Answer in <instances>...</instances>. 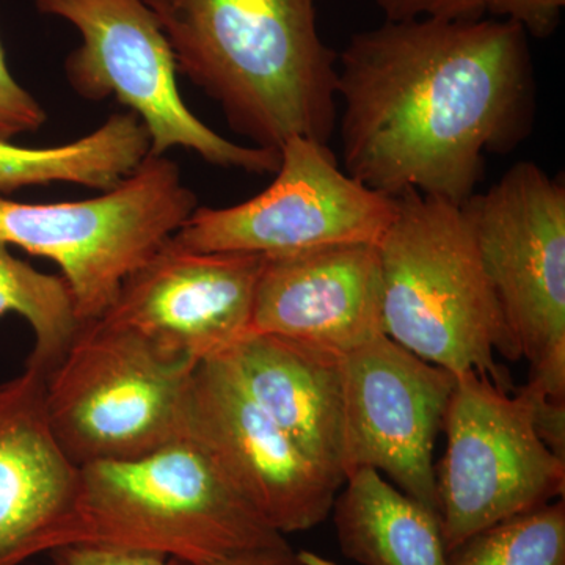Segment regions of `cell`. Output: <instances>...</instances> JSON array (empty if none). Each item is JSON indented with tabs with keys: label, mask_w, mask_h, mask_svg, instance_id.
I'll return each mask as SVG.
<instances>
[{
	"label": "cell",
	"mask_w": 565,
	"mask_h": 565,
	"mask_svg": "<svg viewBox=\"0 0 565 565\" xmlns=\"http://www.w3.org/2000/svg\"><path fill=\"white\" fill-rule=\"evenodd\" d=\"M344 172L375 192L465 204L490 152L534 125L527 33L509 20L385 21L338 54Z\"/></svg>",
	"instance_id": "6da1fadb"
},
{
	"label": "cell",
	"mask_w": 565,
	"mask_h": 565,
	"mask_svg": "<svg viewBox=\"0 0 565 565\" xmlns=\"http://www.w3.org/2000/svg\"><path fill=\"white\" fill-rule=\"evenodd\" d=\"M177 70L218 104L230 128L280 151L291 137L329 143L338 121V54L315 0H143Z\"/></svg>",
	"instance_id": "7a4b0ae2"
},
{
	"label": "cell",
	"mask_w": 565,
	"mask_h": 565,
	"mask_svg": "<svg viewBox=\"0 0 565 565\" xmlns=\"http://www.w3.org/2000/svg\"><path fill=\"white\" fill-rule=\"evenodd\" d=\"M377 244L386 337L459 375L512 390L497 363L520 360L479 256L463 204L407 192Z\"/></svg>",
	"instance_id": "3957f363"
},
{
	"label": "cell",
	"mask_w": 565,
	"mask_h": 565,
	"mask_svg": "<svg viewBox=\"0 0 565 565\" xmlns=\"http://www.w3.org/2000/svg\"><path fill=\"white\" fill-rule=\"evenodd\" d=\"M81 544L204 565L288 542L182 438L140 459L81 468Z\"/></svg>",
	"instance_id": "277c9868"
},
{
	"label": "cell",
	"mask_w": 565,
	"mask_h": 565,
	"mask_svg": "<svg viewBox=\"0 0 565 565\" xmlns=\"http://www.w3.org/2000/svg\"><path fill=\"white\" fill-rule=\"evenodd\" d=\"M199 207L178 163L151 156L110 191L63 203L0 196V241L61 267L82 323L98 321L122 282Z\"/></svg>",
	"instance_id": "5b68a950"
},
{
	"label": "cell",
	"mask_w": 565,
	"mask_h": 565,
	"mask_svg": "<svg viewBox=\"0 0 565 565\" xmlns=\"http://www.w3.org/2000/svg\"><path fill=\"white\" fill-rule=\"evenodd\" d=\"M196 366L166 359L131 330L84 323L46 377L47 414L63 451L84 468L140 459L188 438Z\"/></svg>",
	"instance_id": "8992f818"
},
{
	"label": "cell",
	"mask_w": 565,
	"mask_h": 565,
	"mask_svg": "<svg viewBox=\"0 0 565 565\" xmlns=\"http://www.w3.org/2000/svg\"><path fill=\"white\" fill-rule=\"evenodd\" d=\"M527 385L565 401V185L520 162L463 204Z\"/></svg>",
	"instance_id": "52a82bcc"
},
{
	"label": "cell",
	"mask_w": 565,
	"mask_h": 565,
	"mask_svg": "<svg viewBox=\"0 0 565 565\" xmlns=\"http://www.w3.org/2000/svg\"><path fill=\"white\" fill-rule=\"evenodd\" d=\"M41 14L71 22L82 44L65 61L70 87L85 102L114 98L150 134L151 156L196 152L223 169L274 174L280 151L244 147L212 131L182 102L177 62L158 18L143 0H33Z\"/></svg>",
	"instance_id": "ba28073f"
},
{
	"label": "cell",
	"mask_w": 565,
	"mask_h": 565,
	"mask_svg": "<svg viewBox=\"0 0 565 565\" xmlns=\"http://www.w3.org/2000/svg\"><path fill=\"white\" fill-rule=\"evenodd\" d=\"M441 429L446 451L435 473L446 553L486 527L564 498L565 459L537 434L525 385L504 388L476 371L457 375Z\"/></svg>",
	"instance_id": "9c48e42d"
},
{
	"label": "cell",
	"mask_w": 565,
	"mask_h": 565,
	"mask_svg": "<svg viewBox=\"0 0 565 565\" xmlns=\"http://www.w3.org/2000/svg\"><path fill=\"white\" fill-rule=\"evenodd\" d=\"M269 188L228 207H196L172 241L195 252L288 255L340 244H379L397 200L343 172L326 143L291 137Z\"/></svg>",
	"instance_id": "30bf717a"
},
{
	"label": "cell",
	"mask_w": 565,
	"mask_h": 565,
	"mask_svg": "<svg viewBox=\"0 0 565 565\" xmlns=\"http://www.w3.org/2000/svg\"><path fill=\"white\" fill-rule=\"evenodd\" d=\"M341 375L344 479L373 468L438 514L434 451L457 375L386 334L343 353Z\"/></svg>",
	"instance_id": "8fae6325"
},
{
	"label": "cell",
	"mask_w": 565,
	"mask_h": 565,
	"mask_svg": "<svg viewBox=\"0 0 565 565\" xmlns=\"http://www.w3.org/2000/svg\"><path fill=\"white\" fill-rule=\"evenodd\" d=\"M185 426V437L278 533H302L332 514L344 479L305 455L214 360L193 371Z\"/></svg>",
	"instance_id": "7c38bea8"
},
{
	"label": "cell",
	"mask_w": 565,
	"mask_h": 565,
	"mask_svg": "<svg viewBox=\"0 0 565 565\" xmlns=\"http://www.w3.org/2000/svg\"><path fill=\"white\" fill-rule=\"evenodd\" d=\"M264 255L195 252L172 237L122 282L102 321L174 362L215 359L250 332Z\"/></svg>",
	"instance_id": "4fadbf2b"
},
{
	"label": "cell",
	"mask_w": 565,
	"mask_h": 565,
	"mask_svg": "<svg viewBox=\"0 0 565 565\" xmlns=\"http://www.w3.org/2000/svg\"><path fill=\"white\" fill-rule=\"evenodd\" d=\"M81 468L52 430L46 375L0 382V565L77 542Z\"/></svg>",
	"instance_id": "5bb4252c"
},
{
	"label": "cell",
	"mask_w": 565,
	"mask_h": 565,
	"mask_svg": "<svg viewBox=\"0 0 565 565\" xmlns=\"http://www.w3.org/2000/svg\"><path fill=\"white\" fill-rule=\"evenodd\" d=\"M345 353L385 334L375 244L264 256L250 332Z\"/></svg>",
	"instance_id": "9a60e30c"
},
{
	"label": "cell",
	"mask_w": 565,
	"mask_h": 565,
	"mask_svg": "<svg viewBox=\"0 0 565 565\" xmlns=\"http://www.w3.org/2000/svg\"><path fill=\"white\" fill-rule=\"evenodd\" d=\"M212 360L305 455L344 479L343 353L278 334L247 333Z\"/></svg>",
	"instance_id": "2e32d148"
},
{
	"label": "cell",
	"mask_w": 565,
	"mask_h": 565,
	"mask_svg": "<svg viewBox=\"0 0 565 565\" xmlns=\"http://www.w3.org/2000/svg\"><path fill=\"white\" fill-rule=\"evenodd\" d=\"M333 503L341 552L362 565H448L440 516L373 468L345 476Z\"/></svg>",
	"instance_id": "e0dca14e"
},
{
	"label": "cell",
	"mask_w": 565,
	"mask_h": 565,
	"mask_svg": "<svg viewBox=\"0 0 565 565\" xmlns=\"http://www.w3.org/2000/svg\"><path fill=\"white\" fill-rule=\"evenodd\" d=\"M150 134L134 111L114 114L95 131L61 147L0 140V192L68 182L110 191L150 154Z\"/></svg>",
	"instance_id": "ac0fdd59"
},
{
	"label": "cell",
	"mask_w": 565,
	"mask_h": 565,
	"mask_svg": "<svg viewBox=\"0 0 565 565\" xmlns=\"http://www.w3.org/2000/svg\"><path fill=\"white\" fill-rule=\"evenodd\" d=\"M0 241V319L18 315L32 327L35 344L25 366L46 375L62 362L82 326L68 282L40 273L11 255Z\"/></svg>",
	"instance_id": "d6986e66"
},
{
	"label": "cell",
	"mask_w": 565,
	"mask_h": 565,
	"mask_svg": "<svg viewBox=\"0 0 565 565\" xmlns=\"http://www.w3.org/2000/svg\"><path fill=\"white\" fill-rule=\"evenodd\" d=\"M448 565H565L564 498L511 516L449 550Z\"/></svg>",
	"instance_id": "ffe728a7"
},
{
	"label": "cell",
	"mask_w": 565,
	"mask_h": 565,
	"mask_svg": "<svg viewBox=\"0 0 565 565\" xmlns=\"http://www.w3.org/2000/svg\"><path fill=\"white\" fill-rule=\"evenodd\" d=\"M46 120L43 106L10 73L0 43V140L11 141L21 134L39 131Z\"/></svg>",
	"instance_id": "44dd1931"
},
{
	"label": "cell",
	"mask_w": 565,
	"mask_h": 565,
	"mask_svg": "<svg viewBox=\"0 0 565 565\" xmlns=\"http://www.w3.org/2000/svg\"><path fill=\"white\" fill-rule=\"evenodd\" d=\"M386 21L434 20L476 21L487 14L486 0H375Z\"/></svg>",
	"instance_id": "7402d4cb"
},
{
	"label": "cell",
	"mask_w": 565,
	"mask_h": 565,
	"mask_svg": "<svg viewBox=\"0 0 565 565\" xmlns=\"http://www.w3.org/2000/svg\"><path fill=\"white\" fill-rule=\"evenodd\" d=\"M487 13L514 21L535 39H548L559 28L565 0H486Z\"/></svg>",
	"instance_id": "603a6c76"
},
{
	"label": "cell",
	"mask_w": 565,
	"mask_h": 565,
	"mask_svg": "<svg viewBox=\"0 0 565 565\" xmlns=\"http://www.w3.org/2000/svg\"><path fill=\"white\" fill-rule=\"evenodd\" d=\"M52 553L57 565H185L151 553L99 545H68Z\"/></svg>",
	"instance_id": "cb8c5ba5"
},
{
	"label": "cell",
	"mask_w": 565,
	"mask_h": 565,
	"mask_svg": "<svg viewBox=\"0 0 565 565\" xmlns=\"http://www.w3.org/2000/svg\"><path fill=\"white\" fill-rule=\"evenodd\" d=\"M533 396L534 423L537 434L556 456L565 459V401L552 399L533 386L525 385Z\"/></svg>",
	"instance_id": "d4e9b609"
},
{
	"label": "cell",
	"mask_w": 565,
	"mask_h": 565,
	"mask_svg": "<svg viewBox=\"0 0 565 565\" xmlns=\"http://www.w3.org/2000/svg\"><path fill=\"white\" fill-rule=\"evenodd\" d=\"M204 565H302V563H300L299 553L294 552L289 544H285L237 553V555Z\"/></svg>",
	"instance_id": "484cf974"
}]
</instances>
